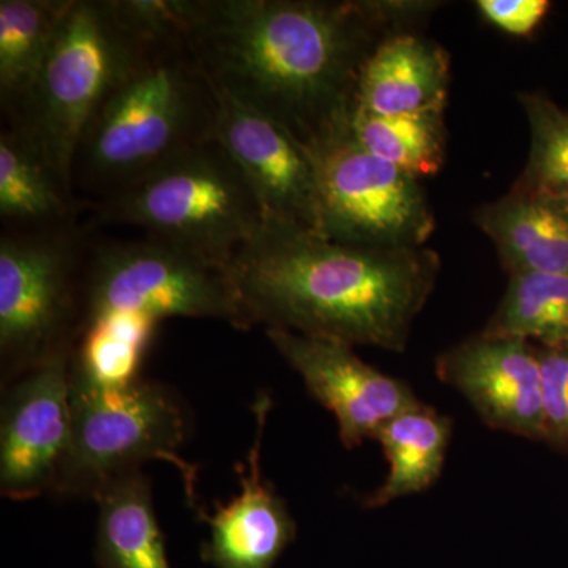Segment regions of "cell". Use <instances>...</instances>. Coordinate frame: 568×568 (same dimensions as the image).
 I'll list each match as a JSON object with an SVG mask.
<instances>
[{
	"instance_id": "1",
	"label": "cell",
	"mask_w": 568,
	"mask_h": 568,
	"mask_svg": "<svg viewBox=\"0 0 568 568\" xmlns=\"http://www.w3.org/2000/svg\"><path fill=\"white\" fill-rule=\"evenodd\" d=\"M390 36L377 2L201 0L189 47L220 92L308 145L347 122L362 65Z\"/></svg>"
},
{
	"instance_id": "2",
	"label": "cell",
	"mask_w": 568,
	"mask_h": 568,
	"mask_svg": "<svg viewBox=\"0 0 568 568\" xmlns=\"http://www.w3.org/2000/svg\"><path fill=\"white\" fill-rule=\"evenodd\" d=\"M439 254L343 244L265 223L231 261L250 324L403 353L435 291Z\"/></svg>"
},
{
	"instance_id": "3",
	"label": "cell",
	"mask_w": 568,
	"mask_h": 568,
	"mask_svg": "<svg viewBox=\"0 0 568 568\" xmlns=\"http://www.w3.org/2000/svg\"><path fill=\"white\" fill-rule=\"evenodd\" d=\"M215 85L185 41L140 43L92 115L74 162L88 205L213 140Z\"/></svg>"
},
{
	"instance_id": "4",
	"label": "cell",
	"mask_w": 568,
	"mask_h": 568,
	"mask_svg": "<svg viewBox=\"0 0 568 568\" xmlns=\"http://www.w3.org/2000/svg\"><path fill=\"white\" fill-rule=\"evenodd\" d=\"M89 207L95 226L140 227L148 237L227 267L265 224L252 186L215 140L179 153Z\"/></svg>"
},
{
	"instance_id": "5",
	"label": "cell",
	"mask_w": 568,
	"mask_h": 568,
	"mask_svg": "<svg viewBox=\"0 0 568 568\" xmlns=\"http://www.w3.org/2000/svg\"><path fill=\"white\" fill-rule=\"evenodd\" d=\"M93 242L78 222L0 234V386L70 355Z\"/></svg>"
},
{
	"instance_id": "6",
	"label": "cell",
	"mask_w": 568,
	"mask_h": 568,
	"mask_svg": "<svg viewBox=\"0 0 568 568\" xmlns=\"http://www.w3.org/2000/svg\"><path fill=\"white\" fill-rule=\"evenodd\" d=\"M138 44L110 0H73L31 92L3 118V125L31 142L71 194L85 129Z\"/></svg>"
},
{
	"instance_id": "7",
	"label": "cell",
	"mask_w": 568,
	"mask_h": 568,
	"mask_svg": "<svg viewBox=\"0 0 568 568\" xmlns=\"http://www.w3.org/2000/svg\"><path fill=\"white\" fill-rule=\"evenodd\" d=\"M70 390V446L52 496L95 500L115 478L162 459L178 467L190 506L200 510L197 469L179 455L185 414L170 390L144 379L118 392Z\"/></svg>"
},
{
	"instance_id": "8",
	"label": "cell",
	"mask_w": 568,
	"mask_h": 568,
	"mask_svg": "<svg viewBox=\"0 0 568 568\" xmlns=\"http://www.w3.org/2000/svg\"><path fill=\"white\" fill-rule=\"evenodd\" d=\"M118 313L160 323L207 317L244 331L252 327L227 265L152 237L92 244L82 325Z\"/></svg>"
},
{
	"instance_id": "9",
	"label": "cell",
	"mask_w": 568,
	"mask_h": 568,
	"mask_svg": "<svg viewBox=\"0 0 568 568\" xmlns=\"http://www.w3.org/2000/svg\"><path fill=\"white\" fill-rule=\"evenodd\" d=\"M315 163L323 235L375 248H420L436 222L418 179L362 148L347 122L306 145Z\"/></svg>"
},
{
	"instance_id": "10",
	"label": "cell",
	"mask_w": 568,
	"mask_h": 568,
	"mask_svg": "<svg viewBox=\"0 0 568 568\" xmlns=\"http://www.w3.org/2000/svg\"><path fill=\"white\" fill-rule=\"evenodd\" d=\"M70 355L2 386L0 491L11 500L54 495L71 437Z\"/></svg>"
},
{
	"instance_id": "11",
	"label": "cell",
	"mask_w": 568,
	"mask_h": 568,
	"mask_svg": "<svg viewBox=\"0 0 568 568\" xmlns=\"http://www.w3.org/2000/svg\"><path fill=\"white\" fill-rule=\"evenodd\" d=\"M216 92L220 111L213 140L252 186L265 223L323 234L315 163L304 142L263 112Z\"/></svg>"
},
{
	"instance_id": "12",
	"label": "cell",
	"mask_w": 568,
	"mask_h": 568,
	"mask_svg": "<svg viewBox=\"0 0 568 568\" xmlns=\"http://www.w3.org/2000/svg\"><path fill=\"white\" fill-rule=\"evenodd\" d=\"M265 335L308 394L334 414L346 450L375 439L387 420L424 403L409 384L365 364L346 343L278 328H265Z\"/></svg>"
},
{
	"instance_id": "13",
	"label": "cell",
	"mask_w": 568,
	"mask_h": 568,
	"mask_svg": "<svg viewBox=\"0 0 568 568\" xmlns=\"http://www.w3.org/2000/svg\"><path fill=\"white\" fill-rule=\"evenodd\" d=\"M436 376L489 428L545 439L538 347L528 339L478 334L440 354Z\"/></svg>"
},
{
	"instance_id": "14",
	"label": "cell",
	"mask_w": 568,
	"mask_h": 568,
	"mask_svg": "<svg viewBox=\"0 0 568 568\" xmlns=\"http://www.w3.org/2000/svg\"><path fill=\"white\" fill-rule=\"evenodd\" d=\"M272 406L271 395L264 392L254 399L256 435L245 465L237 466L241 495L226 506L215 503L213 515L205 514L203 507L196 510L197 518L211 529L201 558L213 568H274L297 538V525L286 500L263 477L264 429Z\"/></svg>"
},
{
	"instance_id": "15",
	"label": "cell",
	"mask_w": 568,
	"mask_h": 568,
	"mask_svg": "<svg viewBox=\"0 0 568 568\" xmlns=\"http://www.w3.org/2000/svg\"><path fill=\"white\" fill-rule=\"evenodd\" d=\"M450 58L435 41L395 33L381 41L362 65L354 106L377 115L444 112Z\"/></svg>"
},
{
	"instance_id": "16",
	"label": "cell",
	"mask_w": 568,
	"mask_h": 568,
	"mask_svg": "<svg viewBox=\"0 0 568 568\" xmlns=\"http://www.w3.org/2000/svg\"><path fill=\"white\" fill-rule=\"evenodd\" d=\"M508 274L568 275V203L515 183L476 212Z\"/></svg>"
},
{
	"instance_id": "17",
	"label": "cell",
	"mask_w": 568,
	"mask_h": 568,
	"mask_svg": "<svg viewBox=\"0 0 568 568\" xmlns=\"http://www.w3.org/2000/svg\"><path fill=\"white\" fill-rule=\"evenodd\" d=\"M452 432V418L425 403L381 426L375 439L388 462V476L375 493L365 497V507H386L396 499L432 488L446 465Z\"/></svg>"
},
{
	"instance_id": "18",
	"label": "cell",
	"mask_w": 568,
	"mask_h": 568,
	"mask_svg": "<svg viewBox=\"0 0 568 568\" xmlns=\"http://www.w3.org/2000/svg\"><path fill=\"white\" fill-rule=\"evenodd\" d=\"M99 568H170L164 537L142 470L115 478L95 497Z\"/></svg>"
},
{
	"instance_id": "19",
	"label": "cell",
	"mask_w": 568,
	"mask_h": 568,
	"mask_svg": "<svg viewBox=\"0 0 568 568\" xmlns=\"http://www.w3.org/2000/svg\"><path fill=\"white\" fill-rule=\"evenodd\" d=\"M78 204L39 151L3 125L0 133V220L3 227L59 226L78 222Z\"/></svg>"
},
{
	"instance_id": "20",
	"label": "cell",
	"mask_w": 568,
	"mask_h": 568,
	"mask_svg": "<svg viewBox=\"0 0 568 568\" xmlns=\"http://www.w3.org/2000/svg\"><path fill=\"white\" fill-rule=\"evenodd\" d=\"M159 324L151 316L118 313L82 325L70 355L71 386L118 392L140 383Z\"/></svg>"
},
{
	"instance_id": "21",
	"label": "cell",
	"mask_w": 568,
	"mask_h": 568,
	"mask_svg": "<svg viewBox=\"0 0 568 568\" xmlns=\"http://www.w3.org/2000/svg\"><path fill=\"white\" fill-rule=\"evenodd\" d=\"M73 0H0V106L11 114L31 92Z\"/></svg>"
},
{
	"instance_id": "22",
	"label": "cell",
	"mask_w": 568,
	"mask_h": 568,
	"mask_svg": "<svg viewBox=\"0 0 568 568\" xmlns=\"http://www.w3.org/2000/svg\"><path fill=\"white\" fill-rule=\"evenodd\" d=\"M347 129L366 151L418 181L439 173L446 159L444 112L377 115L354 106Z\"/></svg>"
},
{
	"instance_id": "23",
	"label": "cell",
	"mask_w": 568,
	"mask_h": 568,
	"mask_svg": "<svg viewBox=\"0 0 568 568\" xmlns=\"http://www.w3.org/2000/svg\"><path fill=\"white\" fill-rule=\"evenodd\" d=\"M481 334L568 345V275L515 274Z\"/></svg>"
},
{
	"instance_id": "24",
	"label": "cell",
	"mask_w": 568,
	"mask_h": 568,
	"mask_svg": "<svg viewBox=\"0 0 568 568\" xmlns=\"http://www.w3.org/2000/svg\"><path fill=\"white\" fill-rule=\"evenodd\" d=\"M530 129V152L518 185L568 203V110L541 93L518 97Z\"/></svg>"
},
{
	"instance_id": "25",
	"label": "cell",
	"mask_w": 568,
	"mask_h": 568,
	"mask_svg": "<svg viewBox=\"0 0 568 568\" xmlns=\"http://www.w3.org/2000/svg\"><path fill=\"white\" fill-rule=\"evenodd\" d=\"M115 18L140 43H189L201 0H110Z\"/></svg>"
},
{
	"instance_id": "26",
	"label": "cell",
	"mask_w": 568,
	"mask_h": 568,
	"mask_svg": "<svg viewBox=\"0 0 568 568\" xmlns=\"http://www.w3.org/2000/svg\"><path fill=\"white\" fill-rule=\"evenodd\" d=\"M545 443L568 454V345L538 346Z\"/></svg>"
},
{
	"instance_id": "27",
	"label": "cell",
	"mask_w": 568,
	"mask_h": 568,
	"mask_svg": "<svg viewBox=\"0 0 568 568\" xmlns=\"http://www.w3.org/2000/svg\"><path fill=\"white\" fill-rule=\"evenodd\" d=\"M481 17L500 31L526 37L536 31L549 10L547 0H478Z\"/></svg>"
}]
</instances>
